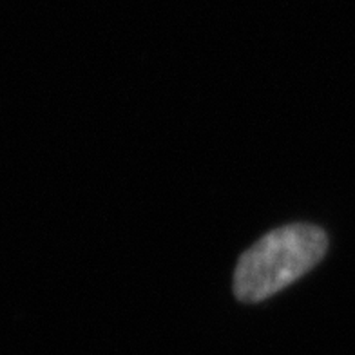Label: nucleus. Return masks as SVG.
I'll return each instance as SVG.
<instances>
[{"mask_svg":"<svg viewBox=\"0 0 355 355\" xmlns=\"http://www.w3.org/2000/svg\"><path fill=\"white\" fill-rule=\"evenodd\" d=\"M328 248L324 230L294 223L265 234L245 250L234 272V294L243 303H259L310 272Z\"/></svg>","mask_w":355,"mask_h":355,"instance_id":"nucleus-1","label":"nucleus"}]
</instances>
